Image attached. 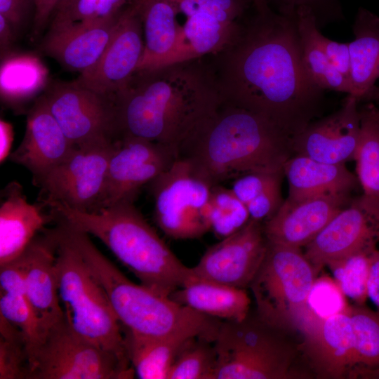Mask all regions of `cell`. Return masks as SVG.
<instances>
[{"label":"cell","mask_w":379,"mask_h":379,"mask_svg":"<svg viewBox=\"0 0 379 379\" xmlns=\"http://www.w3.org/2000/svg\"><path fill=\"white\" fill-rule=\"evenodd\" d=\"M208 57L222 102L265 117L291 138L319 114L324 90L304 68L295 15L258 14Z\"/></svg>","instance_id":"cell-1"},{"label":"cell","mask_w":379,"mask_h":379,"mask_svg":"<svg viewBox=\"0 0 379 379\" xmlns=\"http://www.w3.org/2000/svg\"><path fill=\"white\" fill-rule=\"evenodd\" d=\"M203 58L135 72L113 97L118 138L157 142L178 156L222 102L213 72Z\"/></svg>","instance_id":"cell-2"},{"label":"cell","mask_w":379,"mask_h":379,"mask_svg":"<svg viewBox=\"0 0 379 379\" xmlns=\"http://www.w3.org/2000/svg\"><path fill=\"white\" fill-rule=\"evenodd\" d=\"M294 155L292 138L265 117L222 102L180 149L213 185L251 172L283 171Z\"/></svg>","instance_id":"cell-3"},{"label":"cell","mask_w":379,"mask_h":379,"mask_svg":"<svg viewBox=\"0 0 379 379\" xmlns=\"http://www.w3.org/2000/svg\"><path fill=\"white\" fill-rule=\"evenodd\" d=\"M53 219L100 239L140 281L165 297L192 278L186 267L136 208L134 202H118L94 212L62 205L48 207Z\"/></svg>","instance_id":"cell-4"},{"label":"cell","mask_w":379,"mask_h":379,"mask_svg":"<svg viewBox=\"0 0 379 379\" xmlns=\"http://www.w3.org/2000/svg\"><path fill=\"white\" fill-rule=\"evenodd\" d=\"M65 230L104 288L121 329L144 338L188 334L214 342L222 320L182 305L128 279L91 241L68 224Z\"/></svg>","instance_id":"cell-5"},{"label":"cell","mask_w":379,"mask_h":379,"mask_svg":"<svg viewBox=\"0 0 379 379\" xmlns=\"http://www.w3.org/2000/svg\"><path fill=\"white\" fill-rule=\"evenodd\" d=\"M55 222L58 293L66 321L77 334L131 365L121 324L104 288L63 225Z\"/></svg>","instance_id":"cell-6"},{"label":"cell","mask_w":379,"mask_h":379,"mask_svg":"<svg viewBox=\"0 0 379 379\" xmlns=\"http://www.w3.org/2000/svg\"><path fill=\"white\" fill-rule=\"evenodd\" d=\"M288 331L256 312L240 321H221L214 345L213 379H291L307 376L295 369L301 350Z\"/></svg>","instance_id":"cell-7"},{"label":"cell","mask_w":379,"mask_h":379,"mask_svg":"<svg viewBox=\"0 0 379 379\" xmlns=\"http://www.w3.org/2000/svg\"><path fill=\"white\" fill-rule=\"evenodd\" d=\"M250 288L256 313L270 324L301 331L313 317L307 300L319 273L300 248L269 242Z\"/></svg>","instance_id":"cell-8"},{"label":"cell","mask_w":379,"mask_h":379,"mask_svg":"<svg viewBox=\"0 0 379 379\" xmlns=\"http://www.w3.org/2000/svg\"><path fill=\"white\" fill-rule=\"evenodd\" d=\"M134 373L131 364L77 334L64 318L32 353L28 379H128Z\"/></svg>","instance_id":"cell-9"},{"label":"cell","mask_w":379,"mask_h":379,"mask_svg":"<svg viewBox=\"0 0 379 379\" xmlns=\"http://www.w3.org/2000/svg\"><path fill=\"white\" fill-rule=\"evenodd\" d=\"M149 185L154 222L167 237L196 239L210 231L209 202L213 185L191 163L178 157Z\"/></svg>","instance_id":"cell-10"},{"label":"cell","mask_w":379,"mask_h":379,"mask_svg":"<svg viewBox=\"0 0 379 379\" xmlns=\"http://www.w3.org/2000/svg\"><path fill=\"white\" fill-rule=\"evenodd\" d=\"M114 143L76 147L60 164L34 178L44 206L58 204L82 212L100 208Z\"/></svg>","instance_id":"cell-11"},{"label":"cell","mask_w":379,"mask_h":379,"mask_svg":"<svg viewBox=\"0 0 379 379\" xmlns=\"http://www.w3.org/2000/svg\"><path fill=\"white\" fill-rule=\"evenodd\" d=\"M42 95L76 147L108 144L118 139L112 99L74 81L51 83Z\"/></svg>","instance_id":"cell-12"},{"label":"cell","mask_w":379,"mask_h":379,"mask_svg":"<svg viewBox=\"0 0 379 379\" xmlns=\"http://www.w3.org/2000/svg\"><path fill=\"white\" fill-rule=\"evenodd\" d=\"M379 241V201L353 198L305 246L304 254L320 270L331 262L359 251L371 252Z\"/></svg>","instance_id":"cell-13"},{"label":"cell","mask_w":379,"mask_h":379,"mask_svg":"<svg viewBox=\"0 0 379 379\" xmlns=\"http://www.w3.org/2000/svg\"><path fill=\"white\" fill-rule=\"evenodd\" d=\"M178 157L173 149L157 142L128 136L118 138L109 158L100 208L134 202L141 188L166 171Z\"/></svg>","instance_id":"cell-14"},{"label":"cell","mask_w":379,"mask_h":379,"mask_svg":"<svg viewBox=\"0 0 379 379\" xmlns=\"http://www.w3.org/2000/svg\"><path fill=\"white\" fill-rule=\"evenodd\" d=\"M267 244L263 223L250 219L239 231L209 247L199 262L190 267L191 275L246 289L262 265Z\"/></svg>","instance_id":"cell-15"},{"label":"cell","mask_w":379,"mask_h":379,"mask_svg":"<svg viewBox=\"0 0 379 379\" xmlns=\"http://www.w3.org/2000/svg\"><path fill=\"white\" fill-rule=\"evenodd\" d=\"M143 50L142 20L132 1L119 17L110 41L99 60L74 81L112 99L136 71Z\"/></svg>","instance_id":"cell-16"},{"label":"cell","mask_w":379,"mask_h":379,"mask_svg":"<svg viewBox=\"0 0 379 379\" xmlns=\"http://www.w3.org/2000/svg\"><path fill=\"white\" fill-rule=\"evenodd\" d=\"M358 102L355 97L347 95L337 111L312 121L292 138L294 154L329 164L354 159L361 129Z\"/></svg>","instance_id":"cell-17"},{"label":"cell","mask_w":379,"mask_h":379,"mask_svg":"<svg viewBox=\"0 0 379 379\" xmlns=\"http://www.w3.org/2000/svg\"><path fill=\"white\" fill-rule=\"evenodd\" d=\"M301 333V350L310 368L318 378H350L354 368L350 307L327 318L314 319Z\"/></svg>","instance_id":"cell-18"},{"label":"cell","mask_w":379,"mask_h":379,"mask_svg":"<svg viewBox=\"0 0 379 379\" xmlns=\"http://www.w3.org/2000/svg\"><path fill=\"white\" fill-rule=\"evenodd\" d=\"M55 228L44 230L19 256L26 295L44 333L65 318L58 293Z\"/></svg>","instance_id":"cell-19"},{"label":"cell","mask_w":379,"mask_h":379,"mask_svg":"<svg viewBox=\"0 0 379 379\" xmlns=\"http://www.w3.org/2000/svg\"><path fill=\"white\" fill-rule=\"evenodd\" d=\"M352 199L350 196H319L300 200L284 199L278 211L263 222L269 242L305 246Z\"/></svg>","instance_id":"cell-20"},{"label":"cell","mask_w":379,"mask_h":379,"mask_svg":"<svg viewBox=\"0 0 379 379\" xmlns=\"http://www.w3.org/2000/svg\"><path fill=\"white\" fill-rule=\"evenodd\" d=\"M75 148L41 95L27 114L22 142L8 158L29 170L34 178L60 164Z\"/></svg>","instance_id":"cell-21"},{"label":"cell","mask_w":379,"mask_h":379,"mask_svg":"<svg viewBox=\"0 0 379 379\" xmlns=\"http://www.w3.org/2000/svg\"><path fill=\"white\" fill-rule=\"evenodd\" d=\"M119 16L96 23L48 29L39 48L64 69L83 74L102 56Z\"/></svg>","instance_id":"cell-22"},{"label":"cell","mask_w":379,"mask_h":379,"mask_svg":"<svg viewBox=\"0 0 379 379\" xmlns=\"http://www.w3.org/2000/svg\"><path fill=\"white\" fill-rule=\"evenodd\" d=\"M50 221L51 214L29 203L20 183H8L0 205V265L18 258Z\"/></svg>","instance_id":"cell-23"},{"label":"cell","mask_w":379,"mask_h":379,"mask_svg":"<svg viewBox=\"0 0 379 379\" xmlns=\"http://www.w3.org/2000/svg\"><path fill=\"white\" fill-rule=\"evenodd\" d=\"M290 200L319 196H350L359 183L345 164H329L294 154L284 166Z\"/></svg>","instance_id":"cell-24"},{"label":"cell","mask_w":379,"mask_h":379,"mask_svg":"<svg viewBox=\"0 0 379 379\" xmlns=\"http://www.w3.org/2000/svg\"><path fill=\"white\" fill-rule=\"evenodd\" d=\"M133 2L141 18L144 39L143 53L136 71L167 65L176 48L180 29L178 8L170 0Z\"/></svg>","instance_id":"cell-25"},{"label":"cell","mask_w":379,"mask_h":379,"mask_svg":"<svg viewBox=\"0 0 379 379\" xmlns=\"http://www.w3.org/2000/svg\"><path fill=\"white\" fill-rule=\"evenodd\" d=\"M169 298L203 314L222 321H240L250 312L246 289L192 277Z\"/></svg>","instance_id":"cell-26"},{"label":"cell","mask_w":379,"mask_h":379,"mask_svg":"<svg viewBox=\"0 0 379 379\" xmlns=\"http://www.w3.org/2000/svg\"><path fill=\"white\" fill-rule=\"evenodd\" d=\"M349 44L350 93L359 101L370 95L379 78V17L359 8Z\"/></svg>","instance_id":"cell-27"},{"label":"cell","mask_w":379,"mask_h":379,"mask_svg":"<svg viewBox=\"0 0 379 379\" xmlns=\"http://www.w3.org/2000/svg\"><path fill=\"white\" fill-rule=\"evenodd\" d=\"M304 68L312 82L322 90L350 93V85L331 63L316 38L318 30L313 8L299 6L295 11Z\"/></svg>","instance_id":"cell-28"},{"label":"cell","mask_w":379,"mask_h":379,"mask_svg":"<svg viewBox=\"0 0 379 379\" xmlns=\"http://www.w3.org/2000/svg\"><path fill=\"white\" fill-rule=\"evenodd\" d=\"M126 352L135 374L140 379H168L171 366L187 340L194 335L182 334L152 338L122 330Z\"/></svg>","instance_id":"cell-29"},{"label":"cell","mask_w":379,"mask_h":379,"mask_svg":"<svg viewBox=\"0 0 379 379\" xmlns=\"http://www.w3.org/2000/svg\"><path fill=\"white\" fill-rule=\"evenodd\" d=\"M359 110L360 136L354 159L357 177L363 194L379 201V109L368 104Z\"/></svg>","instance_id":"cell-30"},{"label":"cell","mask_w":379,"mask_h":379,"mask_svg":"<svg viewBox=\"0 0 379 379\" xmlns=\"http://www.w3.org/2000/svg\"><path fill=\"white\" fill-rule=\"evenodd\" d=\"M3 59L1 94L4 99L8 101L26 100L45 86L47 70L39 58L29 54H20L7 55Z\"/></svg>","instance_id":"cell-31"},{"label":"cell","mask_w":379,"mask_h":379,"mask_svg":"<svg viewBox=\"0 0 379 379\" xmlns=\"http://www.w3.org/2000/svg\"><path fill=\"white\" fill-rule=\"evenodd\" d=\"M354 368L350 378L379 368V313L364 305H350Z\"/></svg>","instance_id":"cell-32"},{"label":"cell","mask_w":379,"mask_h":379,"mask_svg":"<svg viewBox=\"0 0 379 379\" xmlns=\"http://www.w3.org/2000/svg\"><path fill=\"white\" fill-rule=\"evenodd\" d=\"M133 0H61L49 29L100 22L117 18Z\"/></svg>","instance_id":"cell-33"},{"label":"cell","mask_w":379,"mask_h":379,"mask_svg":"<svg viewBox=\"0 0 379 379\" xmlns=\"http://www.w3.org/2000/svg\"><path fill=\"white\" fill-rule=\"evenodd\" d=\"M216 364L214 342L203 337H192L175 359L168 379H213Z\"/></svg>","instance_id":"cell-34"},{"label":"cell","mask_w":379,"mask_h":379,"mask_svg":"<svg viewBox=\"0 0 379 379\" xmlns=\"http://www.w3.org/2000/svg\"><path fill=\"white\" fill-rule=\"evenodd\" d=\"M245 204L231 189L221 184L213 185L211 190L208 222L210 231L222 239L239 231L250 220Z\"/></svg>","instance_id":"cell-35"},{"label":"cell","mask_w":379,"mask_h":379,"mask_svg":"<svg viewBox=\"0 0 379 379\" xmlns=\"http://www.w3.org/2000/svg\"><path fill=\"white\" fill-rule=\"evenodd\" d=\"M29 346L16 326L0 316V379H28Z\"/></svg>","instance_id":"cell-36"},{"label":"cell","mask_w":379,"mask_h":379,"mask_svg":"<svg viewBox=\"0 0 379 379\" xmlns=\"http://www.w3.org/2000/svg\"><path fill=\"white\" fill-rule=\"evenodd\" d=\"M371 253L356 252L327 265L343 293L352 300L355 305H364L368 298L367 284Z\"/></svg>","instance_id":"cell-37"},{"label":"cell","mask_w":379,"mask_h":379,"mask_svg":"<svg viewBox=\"0 0 379 379\" xmlns=\"http://www.w3.org/2000/svg\"><path fill=\"white\" fill-rule=\"evenodd\" d=\"M0 316L16 326L25 334L30 357L44 333L26 294L0 291Z\"/></svg>","instance_id":"cell-38"},{"label":"cell","mask_w":379,"mask_h":379,"mask_svg":"<svg viewBox=\"0 0 379 379\" xmlns=\"http://www.w3.org/2000/svg\"><path fill=\"white\" fill-rule=\"evenodd\" d=\"M307 306L316 319H325L350 307L345 295L334 279L324 276L315 279L307 297Z\"/></svg>","instance_id":"cell-39"},{"label":"cell","mask_w":379,"mask_h":379,"mask_svg":"<svg viewBox=\"0 0 379 379\" xmlns=\"http://www.w3.org/2000/svg\"><path fill=\"white\" fill-rule=\"evenodd\" d=\"M284 178V170L277 172L248 173L235 178L230 189L246 206L268 187Z\"/></svg>","instance_id":"cell-40"},{"label":"cell","mask_w":379,"mask_h":379,"mask_svg":"<svg viewBox=\"0 0 379 379\" xmlns=\"http://www.w3.org/2000/svg\"><path fill=\"white\" fill-rule=\"evenodd\" d=\"M282 180L275 182L246 205L251 219L263 223L278 211L284 201L281 193Z\"/></svg>","instance_id":"cell-41"},{"label":"cell","mask_w":379,"mask_h":379,"mask_svg":"<svg viewBox=\"0 0 379 379\" xmlns=\"http://www.w3.org/2000/svg\"><path fill=\"white\" fill-rule=\"evenodd\" d=\"M185 16L201 10H211L232 14L239 18L248 0H170Z\"/></svg>","instance_id":"cell-42"},{"label":"cell","mask_w":379,"mask_h":379,"mask_svg":"<svg viewBox=\"0 0 379 379\" xmlns=\"http://www.w3.org/2000/svg\"><path fill=\"white\" fill-rule=\"evenodd\" d=\"M316 38L322 51L333 67L350 83V58L348 43H340L324 36L319 29Z\"/></svg>","instance_id":"cell-43"},{"label":"cell","mask_w":379,"mask_h":379,"mask_svg":"<svg viewBox=\"0 0 379 379\" xmlns=\"http://www.w3.org/2000/svg\"><path fill=\"white\" fill-rule=\"evenodd\" d=\"M32 1L34 6L32 37L36 39L46 29L61 0Z\"/></svg>","instance_id":"cell-44"},{"label":"cell","mask_w":379,"mask_h":379,"mask_svg":"<svg viewBox=\"0 0 379 379\" xmlns=\"http://www.w3.org/2000/svg\"><path fill=\"white\" fill-rule=\"evenodd\" d=\"M32 0H0V14L13 25L16 32L22 25Z\"/></svg>","instance_id":"cell-45"},{"label":"cell","mask_w":379,"mask_h":379,"mask_svg":"<svg viewBox=\"0 0 379 379\" xmlns=\"http://www.w3.org/2000/svg\"><path fill=\"white\" fill-rule=\"evenodd\" d=\"M367 295L379 313V250L377 248L370 254Z\"/></svg>","instance_id":"cell-46"},{"label":"cell","mask_w":379,"mask_h":379,"mask_svg":"<svg viewBox=\"0 0 379 379\" xmlns=\"http://www.w3.org/2000/svg\"><path fill=\"white\" fill-rule=\"evenodd\" d=\"M16 31L11 23L0 14V53L1 58L8 55L14 44Z\"/></svg>","instance_id":"cell-47"},{"label":"cell","mask_w":379,"mask_h":379,"mask_svg":"<svg viewBox=\"0 0 379 379\" xmlns=\"http://www.w3.org/2000/svg\"><path fill=\"white\" fill-rule=\"evenodd\" d=\"M14 131L12 124L4 120H0V161L1 164L9 157L13 141Z\"/></svg>","instance_id":"cell-48"},{"label":"cell","mask_w":379,"mask_h":379,"mask_svg":"<svg viewBox=\"0 0 379 379\" xmlns=\"http://www.w3.org/2000/svg\"><path fill=\"white\" fill-rule=\"evenodd\" d=\"M280 4V11L281 14L293 15H295V11L299 6L312 5L319 0H278Z\"/></svg>","instance_id":"cell-49"},{"label":"cell","mask_w":379,"mask_h":379,"mask_svg":"<svg viewBox=\"0 0 379 379\" xmlns=\"http://www.w3.org/2000/svg\"><path fill=\"white\" fill-rule=\"evenodd\" d=\"M258 14L266 15L272 13L267 0H251Z\"/></svg>","instance_id":"cell-50"},{"label":"cell","mask_w":379,"mask_h":379,"mask_svg":"<svg viewBox=\"0 0 379 379\" xmlns=\"http://www.w3.org/2000/svg\"><path fill=\"white\" fill-rule=\"evenodd\" d=\"M357 378L379 379V368L361 373Z\"/></svg>","instance_id":"cell-51"},{"label":"cell","mask_w":379,"mask_h":379,"mask_svg":"<svg viewBox=\"0 0 379 379\" xmlns=\"http://www.w3.org/2000/svg\"><path fill=\"white\" fill-rule=\"evenodd\" d=\"M378 124H379V120H378Z\"/></svg>","instance_id":"cell-52"}]
</instances>
